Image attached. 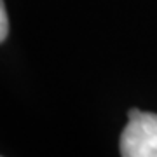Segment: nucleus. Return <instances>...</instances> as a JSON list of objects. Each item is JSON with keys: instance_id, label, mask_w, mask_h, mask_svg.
<instances>
[{"instance_id": "obj_1", "label": "nucleus", "mask_w": 157, "mask_h": 157, "mask_svg": "<svg viewBox=\"0 0 157 157\" xmlns=\"http://www.w3.org/2000/svg\"><path fill=\"white\" fill-rule=\"evenodd\" d=\"M119 148L122 157H157V113L131 108Z\"/></svg>"}, {"instance_id": "obj_2", "label": "nucleus", "mask_w": 157, "mask_h": 157, "mask_svg": "<svg viewBox=\"0 0 157 157\" xmlns=\"http://www.w3.org/2000/svg\"><path fill=\"white\" fill-rule=\"evenodd\" d=\"M9 33V19H7V11L4 6V0H0V42L6 40Z\"/></svg>"}]
</instances>
